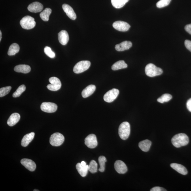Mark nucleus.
Masks as SVG:
<instances>
[{
    "mask_svg": "<svg viewBox=\"0 0 191 191\" xmlns=\"http://www.w3.org/2000/svg\"><path fill=\"white\" fill-rule=\"evenodd\" d=\"M20 119V116L18 113H14L10 116L7 121V124L10 126H12L18 123Z\"/></svg>",
    "mask_w": 191,
    "mask_h": 191,
    "instance_id": "nucleus-18",
    "label": "nucleus"
},
{
    "mask_svg": "<svg viewBox=\"0 0 191 191\" xmlns=\"http://www.w3.org/2000/svg\"><path fill=\"white\" fill-rule=\"evenodd\" d=\"M11 89L12 87L10 86L3 87V88H1L0 89V97H3L8 94L10 92Z\"/></svg>",
    "mask_w": 191,
    "mask_h": 191,
    "instance_id": "nucleus-32",
    "label": "nucleus"
},
{
    "mask_svg": "<svg viewBox=\"0 0 191 191\" xmlns=\"http://www.w3.org/2000/svg\"><path fill=\"white\" fill-rule=\"evenodd\" d=\"M112 26L117 30L121 32H126L130 28L128 23L123 21H116L113 23Z\"/></svg>",
    "mask_w": 191,
    "mask_h": 191,
    "instance_id": "nucleus-10",
    "label": "nucleus"
},
{
    "mask_svg": "<svg viewBox=\"0 0 191 191\" xmlns=\"http://www.w3.org/2000/svg\"><path fill=\"white\" fill-rule=\"evenodd\" d=\"M2 32L1 31H0V42H1V39H2Z\"/></svg>",
    "mask_w": 191,
    "mask_h": 191,
    "instance_id": "nucleus-42",
    "label": "nucleus"
},
{
    "mask_svg": "<svg viewBox=\"0 0 191 191\" xmlns=\"http://www.w3.org/2000/svg\"><path fill=\"white\" fill-rule=\"evenodd\" d=\"M33 191H39V190H37V189H35V190H34Z\"/></svg>",
    "mask_w": 191,
    "mask_h": 191,
    "instance_id": "nucleus-43",
    "label": "nucleus"
},
{
    "mask_svg": "<svg viewBox=\"0 0 191 191\" xmlns=\"http://www.w3.org/2000/svg\"><path fill=\"white\" fill-rule=\"evenodd\" d=\"M21 164L30 171H34L36 168L35 163L33 160L28 159H23L21 161Z\"/></svg>",
    "mask_w": 191,
    "mask_h": 191,
    "instance_id": "nucleus-12",
    "label": "nucleus"
},
{
    "mask_svg": "<svg viewBox=\"0 0 191 191\" xmlns=\"http://www.w3.org/2000/svg\"><path fill=\"white\" fill-rule=\"evenodd\" d=\"M118 132L121 139L123 140L127 139L130 135V124L127 122H123L119 127Z\"/></svg>",
    "mask_w": 191,
    "mask_h": 191,
    "instance_id": "nucleus-3",
    "label": "nucleus"
},
{
    "mask_svg": "<svg viewBox=\"0 0 191 191\" xmlns=\"http://www.w3.org/2000/svg\"><path fill=\"white\" fill-rule=\"evenodd\" d=\"M173 97L170 94H168V93H165V94H163L159 98L157 99V101L159 103H164L165 102H168L172 99Z\"/></svg>",
    "mask_w": 191,
    "mask_h": 191,
    "instance_id": "nucleus-30",
    "label": "nucleus"
},
{
    "mask_svg": "<svg viewBox=\"0 0 191 191\" xmlns=\"http://www.w3.org/2000/svg\"><path fill=\"white\" fill-rule=\"evenodd\" d=\"M44 52L46 55L51 58H54L55 56V52H53L49 47L46 46L44 48Z\"/></svg>",
    "mask_w": 191,
    "mask_h": 191,
    "instance_id": "nucleus-34",
    "label": "nucleus"
},
{
    "mask_svg": "<svg viewBox=\"0 0 191 191\" xmlns=\"http://www.w3.org/2000/svg\"><path fill=\"white\" fill-rule=\"evenodd\" d=\"M171 1V0H160L157 2L156 6L159 8L165 7L168 5Z\"/></svg>",
    "mask_w": 191,
    "mask_h": 191,
    "instance_id": "nucleus-33",
    "label": "nucleus"
},
{
    "mask_svg": "<svg viewBox=\"0 0 191 191\" xmlns=\"http://www.w3.org/2000/svg\"><path fill=\"white\" fill-rule=\"evenodd\" d=\"M58 39L61 44L62 45H65L69 41V34L65 30L61 31L58 34Z\"/></svg>",
    "mask_w": 191,
    "mask_h": 191,
    "instance_id": "nucleus-15",
    "label": "nucleus"
},
{
    "mask_svg": "<svg viewBox=\"0 0 191 191\" xmlns=\"http://www.w3.org/2000/svg\"><path fill=\"white\" fill-rule=\"evenodd\" d=\"M47 87L49 90L52 91L58 90L61 88V86L54 85L52 84H48Z\"/></svg>",
    "mask_w": 191,
    "mask_h": 191,
    "instance_id": "nucleus-36",
    "label": "nucleus"
},
{
    "mask_svg": "<svg viewBox=\"0 0 191 191\" xmlns=\"http://www.w3.org/2000/svg\"><path fill=\"white\" fill-rule=\"evenodd\" d=\"M129 0H111L112 5L116 8H120L123 7Z\"/></svg>",
    "mask_w": 191,
    "mask_h": 191,
    "instance_id": "nucleus-27",
    "label": "nucleus"
},
{
    "mask_svg": "<svg viewBox=\"0 0 191 191\" xmlns=\"http://www.w3.org/2000/svg\"><path fill=\"white\" fill-rule=\"evenodd\" d=\"M96 86L95 85H90L87 86L82 91V95L84 98L88 97L92 95L96 90Z\"/></svg>",
    "mask_w": 191,
    "mask_h": 191,
    "instance_id": "nucleus-19",
    "label": "nucleus"
},
{
    "mask_svg": "<svg viewBox=\"0 0 191 191\" xmlns=\"http://www.w3.org/2000/svg\"><path fill=\"white\" fill-rule=\"evenodd\" d=\"M171 167L182 175H185L188 173V171L186 168L181 165L176 163H171Z\"/></svg>",
    "mask_w": 191,
    "mask_h": 191,
    "instance_id": "nucleus-20",
    "label": "nucleus"
},
{
    "mask_svg": "<svg viewBox=\"0 0 191 191\" xmlns=\"http://www.w3.org/2000/svg\"><path fill=\"white\" fill-rule=\"evenodd\" d=\"M114 168L119 174H124L127 171V168L124 162L121 160H117L114 163Z\"/></svg>",
    "mask_w": 191,
    "mask_h": 191,
    "instance_id": "nucleus-11",
    "label": "nucleus"
},
{
    "mask_svg": "<svg viewBox=\"0 0 191 191\" xmlns=\"http://www.w3.org/2000/svg\"><path fill=\"white\" fill-rule=\"evenodd\" d=\"M14 70L15 71L18 73L26 74L31 71V68L28 65H20L16 66Z\"/></svg>",
    "mask_w": 191,
    "mask_h": 191,
    "instance_id": "nucleus-21",
    "label": "nucleus"
},
{
    "mask_svg": "<svg viewBox=\"0 0 191 191\" xmlns=\"http://www.w3.org/2000/svg\"><path fill=\"white\" fill-rule=\"evenodd\" d=\"M40 108L42 111L48 113H52L56 111L57 106L54 103L44 102L41 104Z\"/></svg>",
    "mask_w": 191,
    "mask_h": 191,
    "instance_id": "nucleus-8",
    "label": "nucleus"
},
{
    "mask_svg": "<svg viewBox=\"0 0 191 191\" xmlns=\"http://www.w3.org/2000/svg\"><path fill=\"white\" fill-rule=\"evenodd\" d=\"M51 84L54 85L61 86L62 84L61 81L59 78L56 77H52L49 78V79Z\"/></svg>",
    "mask_w": 191,
    "mask_h": 191,
    "instance_id": "nucleus-35",
    "label": "nucleus"
},
{
    "mask_svg": "<svg viewBox=\"0 0 191 191\" xmlns=\"http://www.w3.org/2000/svg\"><path fill=\"white\" fill-rule=\"evenodd\" d=\"M98 160L100 165L99 171L102 173V172L105 171V163L107 162V159H106L105 156H101L99 157Z\"/></svg>",
    "mask_w": 191,
    "mask_h": 191,
    "instance_id": "nucleus-28",
    "label": "nucleus"
},
{
    "mask_svg": "<svg viewBox=\"0 0 191 191\" xmlns=\"http://www.w3.org/2000/svg\"><path fill=\"white\" fill-rule=\"evenodd\" d=\"M98 165L96 161L94 160H91L88 165V170L91 173H95L97 171Z\"/></svg>",
    "mask_w": 191,
    "mask_h": 191,
    "instance_id": "nucleus-29",
    "label": "nucleus"
},
{
    "mask_svg": "<svg viewBox=\"0 0 191 191\" xmlns=\"http://www.w3.org/2000/svg\"><path fill=\"white\" fill-rule=\"evenodd\" d=\"M119 91L117 89H113L110 90L104 95L103 99L107 102L111 103L116 99L118 96Z\"/></svg>",
    "mask_w": 191,
    "mask_h": 191,
    "instance_id": "nucleus-7",
    "label": "nucleus"
},
{
    "mask_svg": "<svg viewBox=\"0 0 191 191\" xmlns=\"http://www.w3.org/2000/svg\"><path fill=\"white\" fill-rule=\"evenodd\" d=\"M132 43L130 41H125L121 43L116 45L115 49L118 52H122L129 50L132 46Z\"/></svg>",
    "mask_w": 191,
    "mask_h": 191,
    "instance_id": "nucleus-16",
    "label": "nucleus"
},
{
    "mask_svg": "<svg viewBox=\"0 0 191 191\" xmlns=\"http://www.w3.org/2000/svg\"><path fill=\"white\" fill-rule=\"evenodd\" d=\"M28 10L32 12L37 13L41 12L43 6L39 2H36L30 4L27 8Z\"/></svg>",
    "mask_w": 191,
    "mask_h": 191,
    "instance_id": "nucleus-14",
    "label": "nucleus"
},
{
    "mask_svg": "<svg viewBox=\"0 0 191 191\" xmlns=\"http://www.w3.org/2000/svg\"><path fill=\"white\" fill-rule=\"evenodd\" d=\"M186 107L189 111L191 112V98L187 102Z\"/></svg>",
    "mask_w": 191,
    "mask_h": 191,
    "instance_id": "nucleus-40",
    "label": "nucleus"
},
{
    "mask_svg": "<svg viewBox=\"0 0 191 191\" xmlns=\"http://www.w3.org/2000/svg\"><path fill=\"white\" fill-rule=\"evenodd\" d=\"M127 65L125 61L123 60L119 61L114 63L112 66V69L113 71H116L120 69H126Z\"/></svg>",
    "mask_w": 191,
    "mask_h": 191,
    "instance_id": "nucleus-24",
    "label": "nucleus"
},
{
    "mask_svg": "<svg viewBox=\"0 0 191 191\" xmlns=\"http://www.w3.org/2000/svg\"><path fill=\"white\" fill-rule=\"evenodd\" d=\"M52 10L49 8H46L43 11L40 13V16L42 20L48 21L49 20V17L52 13Z\"/></svg>",
    "mask_w": 191,
    "mask_h": 191,
    "instance_id": "nucleus-26",
    "label": "nucleus"
},
{
    "mask_svg": "<svg viewBox=\"0 0 191 191\" xmlns=\"http://www.w3.org/2000/svg\"><path fill=\"white\" fill-rule=\"evenodd\" d=\"M185 29L189 34L191 35V24H188L185 27Z\"/></svg>",
    "mask_w": 191,
    "mask_h": 191,
    "instance_id": "nucleus-39",
    "label": "nucleus"
},
{
    "mask_svg": "<svg viewBox=\"0 0 191 191\" xmlns=\"http://www.w3.org/2000/svg\"><path fill=\"white\" fill-rule=\"evenodd\" d=\"M65 141V137L62 134L56 132L51 135L50 143L53 146H58L63 144Z\"/></svg>",
    "mask_w": 191,
    "mask_h": 191,
    "instance_id": "nucleus-6",
    "label": "nucleus"
},
{
    "mask_svg": "<svg viewBox=\"0 0 191 191\" xmlns=\"http://www.w3.org/2000/svg\"><path fill=\"white\" fill-rule=\"evenodd\" d=\"M145 71L146 75L150 77L160 75L163 73L162 69L152 63L148 64L146 66Z\"/></svg>",
    "mask_w": 191,
    "mask_h": 191,
    "instance_id": "nucleus-2",
    "label": "nucleus"
},
{
    "mask_svg": "<svg viewBox=\"0 0 191 191\" xmlns=\"http://www.w3.org/2000/svg\"><path fill=\"white\" fill-rule=\"evenodd\" d=\"M171 142L175 147L179 148L187 145L189 139L186 134L180 133L174 136L172 138Z\"/></svg>",
    "mask_w": 191,
    "mask_h": 191,
    "instance_id": "nucleus-1",
    "label": "nucleus"
},
{
    "mask_svg": "<svg viewBox=\"0 0 191 191\" xmlns=\"http://www.w3.org/2000/svg\"><path fill=\"white\" fill-rule=\"evenodd\" d=\"M78 173L82 177H85L87 175L88 170V165L83 166L81 165V163H78L76 166Z\"/></svg>",
    "mask_w": 191,
    "mask_h": 191,
    "instance_id": "nucleus-23",
    "label": "nucleus"
},
{
    "mask_svg": "<svg viewBox=\"0 0 191 191\" xmlns=\"http://www.w3.org/2000/svg\"><path fill=\"white\" fill-rule=\"evenodd\" d=\"M184 44L186 49L191 52V41L190 40H186L184 42Z\"/></svg>",
    "mask_w": 191,
    "mask_h": 191,
    "instance_id": "nucleus-37",
    "label": "nucleus"
},
{
    "mask_svg": "<svg viewBox=\"0 0 191 191\" xmlns=\"http://www.w3.org/2000/svg\"><path fill=\"white\" fill-rule=\"evenodd\" d=\"M91 62L88 61H82L76 63L73 68L74 73L79 74L88 70L90 68Z\"/></svg>",
    "mask_w": 191,
    "mask_h": 191,
    "instance_id": "nucleus-5",
    "label": "nucleus"
},
{
    "mask_svg": "<svg viewBox=\"0 0 191 191\" xmlns=\"http://www.w3.org/2000/svg\"><path fill=\"white\" fill-rule=\"evenodd\" d=\"M150 191H166V190L159 186H156L151 189Z\"/></svg>",
    "mask_w": 191,
    "mask_h": 191,
    "instance_id": "nucleus-38",
    "label": "nucleus"
},
{
    "mask_svg": "<svg viewBox=\"0 0 191 191\" xmlns=\"http://www.w3.org/2000/svg\"><path fill=\"white\" fill-rule=\"evenodd\" d=\"M20 50V47L17 43H13L11 45L8 51V54L9 56H13L18 53Z\"/></svg>",
    "mask_w": 191,
    "mask_h": 191,
    "instance_id": "nucleus-25",
    "label": "nucleus"
},
{
    "mask_svg": "<svg viewBox=\"0 0 191 191\" xmlns=\"http://www.w3.org/2000/svg\"><path fill=\"white\" fill-rule=\"evenodd\" d=\"M85 143L89 148L93 149L96 147L98 145L96 136L93 134L89 135L85 139Z\"/></svg>",
    "mask_w": 191,
    "mask_h": 191,
    "instance_id": "nucleus-9",
    "label": "nucleus"
},
{
    "mask_svg": "<svg viewBox=\"0 0 191 191\" xmlns=\"http://www.w3.org/2000/svg\"><path fill=\"white\" fill-rule=\"evenodd\" d=\"M26 89V87L24 85H22L18 87L15 92L12 95V96L14 98L20 97L23 92H24Z\"/></svg>",
    "mask_w": 191,
    "mask_h": 191,
    "instance_id": "nucleus-31",
    "label": "nucleus"
},
{
    "mask_svg": "<svg viewBox=\"0 0 191 191\" xmlns=\"http://www.w3.org/2000/svg\"><path fill=\"white\" fill-rule=\"evenodd\" d=\"M81 165L83 166H85L86 165V163L84 161H82L81 163H80Z\"/></svg>",
    "mask_w": 191,
    "mask_h": 191,
    "instance_id": "nucleus-41",
    "label": "nucleus"
},
{
    "mask_svg": "<svg viewBox=\"0 0 191 191\" xmlns=\"http://www.w3.org/2000/svg\"><path fill=\"white\" fill-rule=\"evenodd\" d=\"M152 142L148 139L144 140L139 143V147L144 152H147L149 150Z\"/></svg>",
    "mask_w": 191,
    "mask_h": 191,
    "instance_id": "nucleus-22",
    "label": "nucleus"
},
{
    "mask_svg": "<svg viewBox=\"0 0 191 191\" xmlns=\"http://www.w3.org/2000/svg\"><path fill=\"white\" fill-rule=\"evenodd\" d=\"M62 8L67 15L72 20H75L76 18V15L73 8L67 4H63Z\"/></svg>",
    "mask_w": 191,
    "mask_h": 191,
    "instance_id": "nucleus-13",
    "label": "nucleus"
},
{
    "mask_svg": "<svg viewBox=\"0 0 191 191\" xmlns=\"http://www.w3.org/2000/svg\"><path fill=\"white\" fill-rule=\"evenodd\" d=\"M35 133L33 132L25 135L21 141V145L23 147H26L32 141L35 137Z\"/></svg>",
    "mask_w": 191,
    "mask_h": 191,
    "instance_id": "nucleus-17",
    "label": "nucleus"
},
{
    "mask_svg": "<svg viewBox=\"0 0 191 191\" xmlns=\"http://www.w3.org/2000/svg\"><path fill=\"white\" fill-rule=\"evenodd\" d=\"M20 24L23 28L28 30L34 28L35 26L36 22L33 17L26 16L21 19Z\"/></svg>",
    "mask_w": 191,
    "mask_h": 191,
    "instance_id": "nucleus-4",
    "label": "nucleus"
}]
</instances>
